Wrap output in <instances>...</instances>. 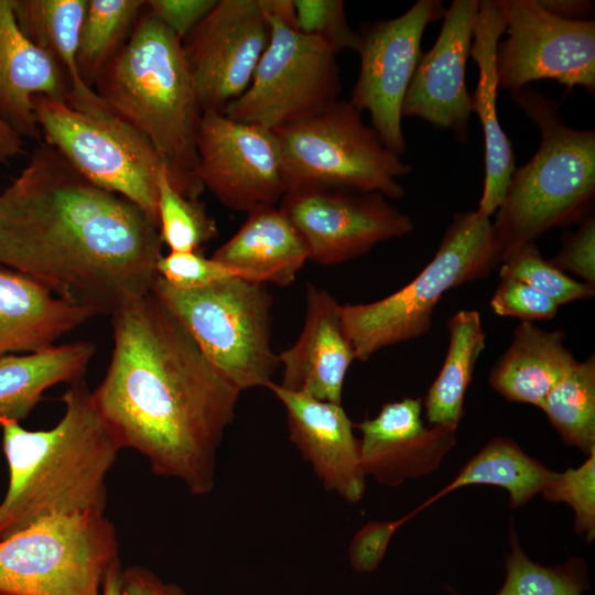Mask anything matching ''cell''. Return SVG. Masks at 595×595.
Returning a JSON list of instances; mask_svg holds the SVG:
<instances>
[{"label":"cell","instance_id":"6da1fadb","mask_svg":"<svg viewBox=\"0 0 595 595\" xmlns=\"http://www.w3.org/2000/svg\"><path fill=\"white\" fill-rule=\"evenodd\" d=\"M162 246L144 210L88 181L43 140L0 194V263L97 314L151 292Z\"/></svg>","mask_w":595,"mask_h":595},{"label":"cell","instance_id":"7a4b0ae2","mask_svg":"<svg viewBox=\"0 0 595 595\" xmlns=\"http://www.w3.org/2000/svg\"><path fill=\"white\" fill-rule=\"evenodd\" d=\"M107 372L94 404L121 448L193 495L215 486L216 454L240 390L151 292L117 311Z\"/></svg>","mask_w":595,"mask_h":595},{"label":"cell","instance_id":"3957f363","mask_svg":"<svg viewBox=\"0 0 595 595\" xmlns=\"http://www.w3.org/2000/svg\"><path fill=\"white\" fill-rule=\"evenodd\" d=\"M68 385L64 414L52 429L29 431L0 416L9 468L0 541L51 518L105 511L106 477L122 448L83 378Z\"/></svg>","mask_w":595,"mask_h":595},{"label":"cell","instance_id":"277c9868","mask_svg":"<svg viewBox=\"0 0 595 595\" xmlns=\"http://www.w3.org/2000/svg\"><path fill=\"white\" fill-rule=\"evenodd\" d=\"M95 91L151 143L175 190L198 199L196 136L203 115L182 41L144 7Z\"/></svg>","mask_w":595,"mask_h":595},{"label":"cell","instance_id":"5b68a950","mask_svg":"<svg viewBox=\"0 0 595 595\" xmlns=\"http://www.w3.org/2000/svg\"><path fill=\"white\" fill-rule=\"evenodd\" d=\"M510 98L540 131L534 155L511 175L491 223L500 263L521 246L593 212L595 131L566 126L556 101L526 86Z\"/></svg>","mask_w":595,"mask_h":595},{"label":"cell","instance_id":"8992f818","mask_svg":"<svg viewBox=\"0 0 595 595\" xmlns=\"http://www.w3.org/2000/svg\"><path fill=\"white\" fill-rule=\"evenodd\" d=\"M499 263L490 218L476 210L456 214L434 257L407 285L371 303L342 305V325L356 359L425 335L447 291L486 277Z\"/></svg>","mask_w":595,"mask_h":595},{"label":"cell","instance_id":"52a82bcc","mask_svg":"<svg viewBox=\"0 0 595 595\" xmlns=\"http://www.w3.org/2000/svg\"><path fill=\"white\" fill-rule=\"evenodd\" d=\"M151 293L240 391L272 381L279 358L271 347L272 298L264 283L229 278L181 290L158 275Z\"/></svg>","mask_w":595,"mask_h":595},{"label":"cell","instance_id":"ba28073f","mask_svg":"<svg viewBox=\"0 0 595 595\" xmlns=\"http://www.w3.org/2000/svg\"><path fill=\"white\" fill-rule=\"evenodd\" d=\"M286 191L335 187L377 192L400 199L398 178L412 166L390 151L361 112L337 99L318 113L273 130Z\"/></svg>","mask_w":595,"mask_h":595},{"label":"cell","instance_id":"9c48e42d","mask_svg":"<svg viewBox=\"0 0 595 595\" xmlns=\"http://www.w3.org/2000/svg\"><path fill=\"white\" fill-rule=\"evenodd\" d=\"M271 39L250 85L223 111L267 130L310 118L338 99L342 89L336 53L301 33L292 0H260Z\"/></svg>","mask_w":595,"mask_h":595},{"label":"cell","instance_id":"30bf717a","mask_svg":"<svg viewBox=\"0 0 595 595\" xmlns=\"http://www.w3.org/2000/svg\"><path fill=\"white\" fill-rule=\"evenodd\" d=\"M118 548L104 512L47 519L0 541V593L100 595Z\"/></svg>","mask_w":595,"mask_h":595},{"label":"cell","instance_id":"8fae6325","mask_svg":"<svg viewBox=\"0 0 595 595\" xmlns=\"http://www.w3.org/2000/svg\"><path fill=\"white\" fill-rule=\"evenodd\" d=\"M33 108L42 140L84 177L121 195L158 223L162 162L151 143L110 108L91 112L37 95Z\"/></svg>","mask_w":595,"mask_h":595},{"label":"cell","instance_id":"7c38bea8","mask_svg":"<svg viewBox=\"0 0 595 595\" xmlns=\"http://www.w3.org/2000/svg\"><path fill=\"white\" fill-rule=\"evenodd\" d=\"M507 37L496 54L498 87L516 91L539 79L595 89V22L560 19L537 0H498Z\"/></svg>","mask_w":595,"mask_h":595},{"label":"cell","instance_id":"4fadbf2b","mask_svg":"<svg viewBox=\"0 0 595 595\" xmlns=\"http://www.w3.org/2000/svg\"><path fill=\"white\" fill-rule=\"evenodd\" d=\"M444 12L440 0H419L401 15L364 23L358 31L359 71L349 102L369 113L371 128L399 156L407 149L402 104L422 56V36Z\"/></svg>","mask_w":595,"mask_h":595},{"label":"cell","instance_id":"5bb4252c","mask_svg":"<svg viewBox=\"0 0 595 595\" xmlns=\"http://www.w3.org/2000/svg\"><path fill=\"white\" fill-rule=\"evenodd\" d=\"M280 209L303 237L309 260L325 266L355 259L414 228L408 215L377 192L293 188L285 192Z\"/></svg>","mask_w":595,"mask_h":595},{"label":"cell","instance_id":"9a60e30c","mask_svg":"<svg viewBox=\"0 0 595 595\" xmlns=\"http://www.w3.org/2000/svg\"><path fill=\"white\" fill-rule=\"evenodd\" d=\"M195 175L225 206L251 212L274 206L286 185L273 131L205 111L197 136Z\"/></svg>","mask_w":595,"mask_h":595},{"label":"cell","instance_id":"2e32d148","mask_svg":"<svg viewBox=\"0 0 595 595\" xmlns=\"http://www.w3.org/2000/svg\"><path fill=\"white\" fill-rule=\"evenodd\" d=\"M270 39L260 0H217L182 40L203 112H223L245 93Z\"/></svg>","mask_w":595,"mask_h":595},{"label":"cell","instance_id":"e0dca14e","mask_svg":"<svg viewBox=\"0 0 595 595\" xmlns=\"http://www.w3.org/2000/svg\"><path fill=\"white\" fill-rule=\"evenodd\" d=\"M480 0H454L442 18L433 46L422 54L402 104L403 117H418L468 138L472 97L466 86L474 26Z\"/></svg>","mask_w":595,"mask_h":595},{"label":"cell","instance_id":"ac0fdd59","mask_svg":"<svg viewBox=\"0 0 595 595\" xmlns=\"http://www.w3.org/2000/svg\"><path fill=\"white\" fill-rule=\"evenodd\" d=\"M286 412L290 441L311 463L326 490L356 504L365 494L359 440L339 403L322 401L270 381L267 387Z\"/></svg>","mask_w":595,"mask_h":595},{"label":"cell","instance_id":"d6986e66","mask_svg":"<svg viewBox=\"0 0 595 595\" xmlns=\"http://www.w3.org/2000/svg\"><path fill=\"white\" fill-rule=\"evenodd\" d=\"M422 402L404 398L386 403L377 416L357 424L364 472L379 484L399 486L439 468L456 444V429L423 424Z\"/></svg>","mask_w":595,"mask_h":595},{"label":"cell","instance_id":"ffe728a7","mask_svg":"<svg viewBox=\"0 0 595 595\" xmlns=\"http://www.w3.org/2000/svg\"><path fill=\"white\" fill-rule=\"evenodd\" d=\"M278 358L282 388L342 404L344 380L356 354L342 325V305L327 291L307 285L302 333Z\"/></svg>","mask_w":595,"mask_h":595},{"label":"cell","instance_id":"44dd1931","mask_svg":"<svg viewBox=\"0 0 595 595\" xmlns=\"http://www.w3.org/2000/svg\"><path fill=\"white\" fill-rule=\"evenodd\" d=\"M69 91L64 71L19 29L12 0H0V120L21 138L40 142L33 97L66 101Z\"/></svg>","mask_w":595,"mask_h":595},{"label":"cell","instance_id":"7402d4cb","mask_svg":"<svg viewBox=\"0 0 595 595\" xmlns=\"http://www.w3.org/2000/svg\"><path fill=\"white\" fill-rule=\"evenodd\" d=\"M506 23L498 0H480L474 26L470 57L478 67V83L472 97L485 142V178L476 213L490 218L504 201L516 170L512 144L497 115V45Z\"/></svg>","mask_w":595,"mask_h":595},{"label":"cell","instance_id":"603a6c76","mask_svg":"<svg viewBox=\"0 0 595 595\" xmlns=\"http://www.w3.org/2000/svg\"><path fill=\"white\" fill-rule=\"evenodd\" d=\"M95 315L32 278L0 267V358L52 347Z\"/></svg>","mask_w":595,"mask_h":595},{"label":"cell","instance_id":"cb8c5ba5","mask_svg":"<svg viewBox=\"0 0 595 595\" xmlns=\"http://www.w3.org/2000/svg\"><path fill=\"white\" fill-rule=\"evenodd\" d=\"M212 258L247 280L286 286L309 260V250L280 207L263 206L249 212L240 229Z\"/></svg>","mask_w":595,"mask_h":595},{"label":"cell","instance_id":"d4e9b609","mask_svg":"<svg viewBox=\"0 0 595 595\" xmlns=\"http://www.w3.org/2000/svg\"><path fill=\"white\" fill-rule=\"evenodd\" d=\"M561 329L522 321L489 374L491 388L508 401L541 408L544 399L576 360Z\"/></svg>","mask_w":595,"mask_h":595},{"label":"cell","instance_id":"484cf974","mask_svg":"<svg viewBox=\"0 0 595 595\" xmlns=\"http://www.w3.org/2000/svg\"><path fill=\"white\" fill-rule=\"evenodd\" d=\"M86 8L87 0H12L21 32L66 74L71 87L66 102L76 109L96 112L108 106L84 84L76 60Z\"/></svg>","mask_w":595,"mask_h":595},{"label":"cell","instance_id":"4316f807","mask_svg":"<svg viewBox=\"0 0 595 595\" xmlns=\"http://www.w3.org/2000/svg\"><path fill=\"white\" fill-rule=\"evenodd\" d=\"M95 351L80 340L0 358V416L25 419L45 390L80 379Z\"/></svg>","mask_w":595,"mask_h":595},{"label":"cell","instance_id":"83f0119b","mask_svg":"<svg viewBox=\"0 0 595 595\" xmlns=\"http://www.w3.org/2000/svg\"><path fill=\"white\" fill-rule=\"evenodd\" d=\"M447 332L446 355L423 405L431 425L457 430L476 363L486 347V332L476 310L456 312L447 322Z\"/></svg>","mask_w":595,"mask_h":595},{"label":"cell","instance_id":"f1b7e54d","mask_svg":"<svg viewBox=\"0 0 595 595\" xmlns=\"http://www.w3.org/2000/svg\"><path fill=\"white\" fill-rule=\"evenodd\" d=\"M556 473L532 458L512 440L495 437L474 455L456 477L441 489L430 502L468 485H491L505 488L510 507L516 509L541 494Z\"/></svg>","mask_w":595,"mask_h":595},{"label":"cell","instance_id":"f546056e","mask_svg":"<svg viewBox=\"0 0 595 595\" xmlns=\"http://www.w3.org/2000/svg\"><path fill=\"white\" fill-rule=\"evenodd\" d=\"M143 7V0H87L76 57L87 87L94 89L100 73L126 45Z\"/></svg>","mask_w":595,"mask_h":595},{"label":"cell","instance_id":"4dcf8cb0","mask_svg":"<svg viewBox=\"0 0 595 595\" xmlns=\"http://www.w3.org/2000/svg\"><path fill=\"white\" fill-rule=\"evenodd\" d=\"M569 446L595 452V357L571 365L540 408Z\"/></svg>","mask_w":595,"mask_h":595},{"label":"cell","instance_id":"1f68e13d","mask_svg":"<svg viewBox=\"0 0 595 595\" xmlns=\"http://www.w3.org/2000/svg\"><path fill=\"white\" fill-rule=\"evenodd\" d=\"M511 552L506 559V580L496 595H584L589 583L583 560L572 558L555 566H543L522 551L513 526ZM452 595H459L447 587Z\"/></svg>","mask_w":595,"mask_h":595},{"label":"cell","instance_id":"d6a6232c","mask_svg":"<svg viewBox=\"0 0 595 595\" xmlns=\"http://www.w3.org/2000/svg\"><path fill=\"white\" fill-rule=\"evenodd\" d=\"M158 225L162 242L172 252H198L218 235L205 206L175 190L164 166L158 177Z\"/></svg>","mask_w":595,"mask_h":595},{"label":"cell","instance_id":"836d02e7","mask_svg":"<svg viewBox=\"0 0 595 595\" xmlns=\"http://www.w3.org/2000/svg\"><path fill=\"white\" fill-rule=\"evenodd\" d=\"M500 264L499 278L521 281L559 306L595 294V286L569 277L545 260L536 242L521 246Z\"/></svg>","mask_w":595,"mask_h":595},{"label":"cell","instance_id":"e575fe53","mask_svg":"<svg viewBox=\"0 0 595 595\" xmlns=\"http://www.w3.org/2000/svg\"><path fill=\"white\" fill-rule=\"evenodd\" d=\"M541 495L547 501L565 502L574 511V530L586 542L595 538V452L576 468L556 473Z\"/></svg>","mask_w":595,"mask_h":595},{"label":"cell","instance_id":"d590c367","mask_svg":"<svg viewBox=\"0 0 595 595\" xmlns=\"http://www.w3.org/2000/svg\"><path fill=\"white\" fill-rule=\"evenodd\" d=\"M298 30L316 37L336 54L357 50L358 32L350 29L342 0H292Z\"/></svg>","mask_w":595,"mask_h":595},{"label":"cell","instance_id":"8d00e7d4","mask_svg":"<svg viewBox=\"0 0 595 595\" xmlns=\"http://www.w3.org/2000/svg\"><path fill=\"white\" fill-rule=\"evenodd\" d=\"M156 272L167 284L181 290L199 289L229 278L246 277L213 258L199 252H172L162 256Z\"/></svg>","mask_w":595,"mask_h":595},{"label":"cell","instance_id":"74e56055","mask_svg":"<svg viewBox=\"0 0 595 595\" xmlns=\"http://www.w3.org/2000/svg\"><path fill=\"white\" fill-rule=\"evenodd\" d=\"M489 304L496 315L529 322L553 318L560 307L545 295L512 278H500Z\"/></svg>","mask_w":595,"mask_h":595},{"label":"cell","instance_id":"f35d334b","mask_svg":"<svg viewBox=\"0 0 595 595\" xmlns=\"http://www.w3.org/2000/svg\"><path fill=\"white\" fill-rule=\"evenodd\" d=\"M577 224V228L565 236L558 255L548 261L561 271H571L582 279L581 281L595 286L594 212Z\"/></svg>","mask_w":595,"mask_h":595},{"label":"cell","instance_id":"ab89813d","mask_svg":"<svg viewBox=\"0 0 595 595\" xmlns=\"http://www.w3.org/2000/svg\"><path fill=\"white\" fill-rule=\"evenodd\" d=\"M416 511L390 521H370L353 537L348 548L350 565L359 573H371L380 565L398 528Z\"/></svg>","mask_w":595,"mask_h":595},{"label":"cell","instance_id":"60d3db41","mask_svg":"<svg viewBox=\"0 0 595 595\" xmlns=\"http://www.w3.org/2000/svg\"><path fill=\"white\" fill-rule=\"evenodd\" d=\"M217 0H147L145 9L181 41L212 11Z\"/></svg>","mask_w":595,"mask_h":595},{"label":"cell","instance_id":"b9f144b4","mask_svg":"<svg viewBox=\"0 0 595 595\" xmlns=\"http://www.w3.org/2000/svg\"><path fill=\"white\" fill-rule=\"evenodd\" d=\"M122 595H185L173 583H164L153 572L139 565L122 570Z\"/></svg>","mask_w":595,"mask_h":595},{"label":"cell","instance_id":"7bdbcfd3","mask_svg":"<svg viewBox=\"0 0 595 595\" xmlns=\"http://www.w3.org/2000/svg\"><path fill=\"white\" fill-rule=\"evenodd\" d=\"M551 14L569 21H586L594 15V2L589 0H537Z\"/></svg>","mask_w":595,"mask_h":595},{"label":"cell","instance_id":"ee69618b","mask_svg":"<svg viewBox=\"0 0 595 595\" xmlns=\"http://www.w3.org/2000/svg\"><path fill=\"white\" fill-rule=\"evenodd\" d=\"M24 139L0 120V162L10 160L24 152Z\"/></svg>","mask_w":595,"mask_h":595},{"label":"cell","instance_id":"f6af8a7d","mask_svg":"<svg viewBox=\"0 0 595 595\" xmlns=\"http://www.w3.org/2000/svg\"><path fill=\"white\" fill-rule=\"evenodd\" d=\"M100 595H122V570L117 559L109 566L101 587Z\"/></svg>","mask_w":595,"mask_h":595},{"label":"cell","instance_id":"bcb514c9","mask_svg":"<svg viewBox=\"0 0 595 595\" xmlns=\"http://www.w3.org/2000/svg\"><path fill=\"white\" fill-rule=\"evenodd\" d=\"M0 595H3V594L0 593Z\"/></svg>","mask_w":595,"mask_h":595}]
</instances>
